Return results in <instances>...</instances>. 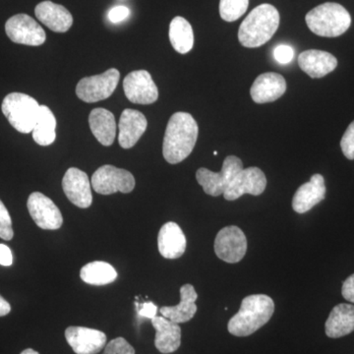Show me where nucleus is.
Here are the masks:
<instances>
[{
	"mask_svg": "<svg viewBox=\"0 0 354 354\" xmlns=\"http://www.w3.org/2000/svg\"><path fill=\"white\" fill-rule=\"evenodd\" d=\"M199 128L188 113L172 114L165 129L162 155L169 164L176 165L189 157L196 145Z\"/></svg>",
	"mask_w": 354,
	"mask_h": 354,
	"instance_id": "f257e3e1",
	"label": "nucleus"
},
{
	"mask_svg": "<svg viewBox=\"0 0 354 354\" xmlns=\"http://www.w3.org/2000/svg\"><path fill=\"white\" fill-rule=\"evenodd\" d=\"M274 304L266 295H253L244 298L241 309L227 324V330L235 337H248L269 322L274 315Z\"/></svg>",
	"mask_w": 354,
	"mask_h": 354,
	"instance_id": "f03ea898",
	"label": "nucleus"
},
{
	"mask_svg": "<svg viewBox=\"0 0 354 354\" xmlns=\"http://www.w3.org/2000/svg\"><path fill=\"white\" fill-rule=\"evenodd\" d=\"M279 20L278 9L271 4L255 7L239 27V41L245 48L262 46L276 34Z\"/></svg>",
	"mask_w": 354,
	"mask_h": 354,
	"instance_id": "7ed1b4c3",
	"label": "nucleus"
},
{
	"mask_svg": "<svg viewBox=\"0 0 354 354\" xmlns=\"http://www.w3.org/2000/svg\"><path fill=\"white\" fill-rule=\"evenodd\" d=\"M305 21L317 36L337 38L351 27V16L341 4L326 2L309 11Z\"/></svg>",
	"mask_w": 354,
	"mask_h": 354,
	"instance_id": "20e7f679",
	"label": "nucleus"
},
{
	"mask_svg": "<svg viewBox=\"0 0 354 354\" xmlns=\"http://www.w3.org/2000/svg\"><path fill=\"white\" fill-rule=\"evenodd\" d=\"M1 111L18 132L29 134L38 120L39 104L31 95L11 93L4 97Z\"/></svg>",
	"mask_w": 354,
	"mask_h": 354,
	"instance_id": "39448f33",
	"label": "nucleus"
},
{
	"mask_svg": "<svg viewBox=\"0 0 354 354\" xmlns=\"http://www.w3.org/2000/svg\"><path fill=\"white\" fill-rule=\"evenodd\" d=\"M242 169L243 164L241 158L235 156H228L223 160V169L220 172L211 171L208 169L201 167L196 172V179L206 194L218 197L225 194V191Z\"/></svg>",
	"mask_w": 354,
	"mask_h": 354,
	"instance_id": "423d86ee",
	"label": "nucleus"
},
{
	"mask_svg": "<svg viewBox=\"0 0 354 354\" xmlns=\"http://www.w3.org/2000/svg\"><path fill=\"white\" fill-rule=\"evenodd\" d=\"M120 78V71L115 68L106 70L100 75L85 77L77 84V97L88 104L109 99L118 87Z\"/></svg>",
	"mask_w": 354,
	"mask_h": 354,
	"instance_id": "0eeeda50",
	"label": "nucleus"
},
{
	"mask_svg": "<svg viewBox=\"0 0 354 354\" xmlns=\"http://www.w3.org/2000/svg\"><path fill=\"white\" fill-rule=\"evenodd\" d=\"M91 184L95 192L102 195L130 193L135 188V178L131 172L106 165L94 172Z\"/></svg>",
	"mask_w": 354,
	"mask_h": 354,
	"instance_id": "6e6552de",
	"label": "nucleus"
},
{
	"mask_svg": "<svg viewBox=\"0 0 354 354\" xmlns=\"http://www.w3.org/2000/svg\"><path fill=\"white\" fill-rule=\"evenodd\" d=\"M6 32L13 43L25 46H41L46 39L41 25L27 14H17L7 20Z\"/></svg>",
	"mask_w": 354,
	"mask_h": 354,
	"instance_id": "1a4fd4ad",
	"label": "nucleus"
},
{
	"mask_svg": "<svg viewBox=\"0 0 354 354\" xmlns=\"http://www.w3.org/2000/svg\"><path fill=\"white\" fill-rule=\"evenodd\" d=\"M247 251V239L241 228L230 225L216 234L215 252L221 260L230 264L241 262Z\"/></svg>",
	"mask_w": 354,
	"mask_h": 354,
	"instance_id": "9d476101",
	"label": "nucleus"
},
{
	"mask_svg": "<svg viewBox=\"0 0 354 354\" xmlns=\"http://www.w3.org/2000/svg\"><path fill=\"white\" fill-rule=\"evenodd\" d=\"M30 215L41 230H57L62 227L64 218L55 202L43 193L34 192L27 202Z\"/></svg>",
	"mask_w": 354,
	"mask_h": 354,
	"instance_id": "9b49d317",
	"label": "nucleus"
},
{
	"mask_svg": "<svg viewBox=\"0 0 354 354\" xmlns=\"http://www.w3.org/2000/svg\"><path fill=\"white\" fill-rule=\"evenodd\" d=\"M123 90L133 104H151L158 99L157 85L146 70H137L128 74L123 81Z\"/></svg>",
	"mask_w": 354,
	"mask_h": 354,
	"instance_id": "f8f14e48",
	"label": "nucleus"
},
{
	"mask_svg": "<svg viewBox=\"0 0 354 354\" xmlns=\"http://www.w3.org/2000/svg\"><path fill=\"white\" fill-rule=\"evenodd\" d=\"M267 186V178L259 167H247L242 169L225 191L223 197L227 201H234L244 194L259 196Z\"/></svg>",
	"mask_w": 354,
	"mask_h": 354,
	"instance_id": "ddd939ff",
	"label": "nucleus"
},
{
	"mask_svg": "<svg viewBox=\"0 0 354 354\" xmlns=\"http://www.w3.org/2000/svg\"><path fill=\"white\" fill-rule=\"evenodd\" d=\"M62 188L69 201L78 208L87 209L92 205L91 181L87 174L81 169L70 167L62 179Z\"/></svg>",
	"mask_w": 354,
	"mask_h": 354,
	"instance_id": "4468645a",
	"label": "nucleus"
},
{
	"mask_svg": "<svg viewBox=\"0 0 354 354\" xmlns=\"http://www.w3.org/2000/svg\"><path fill=\"white\" fill-rule=\"evenodd\" d=\"M65 339L76 354L99 353L106 344L104 333L85 327L67 328Z\"/></svg>",
	"mask_w": 354,
	"mask_h": 354,
	"instance_id": "2eb2a0df",
	"label": "nucleus"
},
{
	"mask_svg": "<svg viewBox=\"0 0 354 354\" xmlns=\"http://www.w3.org/2000/svg\"><path fill=\"white\" fill-rule=\"evenodd\" d=\"M286 91L285 78L274 72H268L256 78L250 88V95L256 104H267L283 97Z\"/></svg>",
	"mask_w": 354,
	"mask_h": 354,
	"instance_id": "dca6fc26",
	"label": "nucleus"
},
{
	"mask_svg": "<svg viewBox=\"0 0 354 354\" xmlns=\"http://www.w3.org/2000/svg\"><path fill=\"white\" fill-rule=\"evenodd\" d=\"M147 127L148 121L143 113L135 109H124L118 124V142L121 148L131 149L136 145L137 142L145 133Z\"/></svg>",
	"mask_w": 354,
	"mask_h": 354,
	"instance_id": "f3484780",
	"label": "nucleus"
},
{
	"mask_svg": "<svg viewBox=\"0 0 354 354\" xmlns=\"http://www.w3.org/2000/svg\"><path fill=\"white\" fill-rule=\"evenodd\" d=\"M326 196L325 179L321 174H314L308 183L298 188L292 199V209L298 214H305L322 202Z\"/></svg>",
	"mask_w": 354,
	"mask_h": 354,
	"instance_id": "a211bd4d",
	"label": "nucleus"
},
{
	"mask_svg": "<svg viewBox=\"0 0 354 354\" xmlns=\"http://www.w3.org/2000/svg\"><path fill=\"white\" fill-rule=\"evenodd\" d=\"M185 234L180 227L174 221L165 223L158 235V247L160 255L165 259H177L183 255L186 250Z\"/></svg>",
	"mask_w": 354,
	"mask_h": 354,
	"instance_id": "6ab92c4d",
	"label": "nucleus"
},
{
	"mask_svg": "<svg viewBox=\"0 0 354 354\" xmlns=\"http://www.w3.org/2000/svg\"><path fill=\"white\" fill-rule=\"evenodd\" d=\"M298 65L307 75L318 79L334 71L337 66V59L327 51L309 50L300 53Z\"/></svg>",
	"mask_w": 354,
	"mask_h": 354,
	"instance_id": "aec40b11",
	"label": "nucleus"
},
{
	"mask_svg": "<svg viewBox=\"0 0 354 354\" xmlns=\"http://www.w3.org/2000/svg\"><path fill=\"white\" fill-rule=\"evenodd\" d=\"M35 14L39 22L55 32L68 31L73 24L71 13L64 6L53 1H43L35 8Z\"/></svg>",
	"mask_w": 354,
	"mask_h": 354,
	"instance_id": "412c9836",
	"label": "nucleus"
},
{
	"mask_svg": "<svg viewBox=\"0 0 354 354\" xmlns=\"http://www.w3.org/2000/svg\"><path fill=\"white\" fill-rule=\"evenodd\" d=\"M198 295L194 286L186 283L180 288V302L176 306H165L160 312L165 318L174 323L181 324L190 321L197 312Z\"/></svg>",
	"mask_w": 354,
	"mask_h": 354,
	"instance_id": "4be33fe9",
	"label": "nucleus"
},
{
	"mask_svg": "<svg viewBox=\"0 0 354 354\" xmlns=\"http://www.w3.org/2000/svg\"><path fill=\"white\" fill-rule=\"evenodd\" d=\"M156 330L155 346L162 354L174 353L181 344V329L179 324L174 323L164 316L152 319Z\"/></svg>",
	"mask_w": 354,
	"mask_h": 354,
	"instance_id": "5701e85b",
	"label": "nucleus"
},
{
	"mask_svg": "<svg viewBox=\"0 0 354 354\" xmlns=\"http://www.w3.org/2000/svg\"><path fill=\"white\" fill-rule=\"evenodd\" d=\"M326 335L330 339H339L354 330V305L341 304L330 311L325 324Z\"/></svg>",
	"mask_w": 354,
	"mask_h": 354,
	"instance_id": "b1692460",
	"label": "nucleus"
},
{
	"mask_svg": "<svg viewBox=\"0 0 354 354\" xmlns=\"http://www.w3.org/2000/svg\"><path fill=\"white\" fill-rule=\"evenodd\" d=\"M88 124L95 139L102 146L113 145L116 136V122L113 113L106 109H95L88 115Z\"/></svg>",
	"mask_w": 354,
	"mask_h": 354,
	"instance_id": "393cba45",
	"label": "nucleus"
},
{
	"mask_svg": "<svg viewBox=\"0 0 354 354\" xmlns=\"http://www.w3.org/2000/svg\"><path fill=\"white\" fill-rule=\"evenodd\" d=\"M169 41L174 50L181 55L189 53L194 46L192 26L185 18L177 16L169 25Z\"/></svg>",
	"mask_w": 354,
	"mask_h": 354,
	"instance_id": "a878e982",
	"label": "nucleus"
},
{
	"mask_svg": "<svg viewBox=\"0 0 354 354\" xmlns=\"http://www.w3.org/2000/svg\"><path fill=\"white\" fill-rule=\"evenodd\" d=\"M57 120L46 106H39L38 120L32 130V139L39 146H50L57 138Z\"/></svg>",
	"mask_w": 354,
	"mask_h": 354,
	"instance_id": "bb28decb",
	"label": "nucleus"
},
{
	"mask_svg": "<svg viewBox=\"0 0 354 354\" xmlns=\"http://www.w3.org/2000/svg\"><path fill=\"white\" fill-rule=\"evenodd\" d=\"M80 277L84 283L92 286H106L113 283L118 278V272L106 262L95 261L84 266Z\"/></svg>",
	"mask_w": 354,
	"mask_h": 354,
	"instance_id": "cd10ccee",
	"label": "nucleus"
},
{
	"mask_svg": "<svg viewBox=\"0 0 354 354\" xmlns=\"http://www.w3.org/2000/svg\"><path fill=\"white\" fill-rule=\"evenodd\" d=\"M249 0H220V15L227 22H234L246 12Z\"/></svg>",
	"mask_w": 354,
	"mask_h": 354,
	"instance_id": "c85d7f7f",
	"label": "nucleus"
},
{
	"mask_svg": "<svg viewBox=\"0 0 354 354\" xmlns=\"http://www.w3.org/2000/svg\"><path fill=\"white\" fill-rule=\"evenodd\" d=\"M13 236L12 220L6 205L0 200V237L4 241H9Z\"/></svg>",
	"mask_w": 354,
	"mask_h": 354,
	"instance_id": "c756f323",
	"label": "nucleus"
},
{
	"mask_svg": "<svg viewBox=\"0 0 354 354\" xmlns=\"http://www.w3.org/2000/svg\"><path fill=\"white\" fill-rule=\"evenodd\" d=\"M102 354H135V349L127 339L123 337H118V339L109 342L106 346H104Z\"/></svg>",
	"mask_w": 354,
	"mask_h": 354,
	"instance_id": "7c9ffc66",
	"label": "nucleus"
},
{
	"mask_svg": "<svg viewBox=\"0 0 354 354\" xmlns=\"http://www.w3.org/2000/svg\"><path fill=\"white\" fill-rule=\"evenodd\" d=\"M341 148L344 157L354 160V121L348 125L341 141Z\"/></svg>",
	"mask_w": 354,
	"mask_h": 354,
	"instance_id": "2f4dec72",
	"label": "nucleus"
},
{
	"mask_svg": "<svg viewBox=\"0 0 354 354\" xmlns=\"http://www.w3.org/2000/svg\"><path fill=\"white\" fill-rule=\"evenodd\" d=\"M274 57L279 64H288L295 57V50L288 44H279L274 48Z\"/></svg>",
	"mask_w": 354,
	"mask_h": 354,
	"instance_id": "473e14b6",
	"label": "nucleus"
},
{
	"mask_svg": "<svg viewBox=\"0 0 354 354\" xmlns=\"http://www.w3.org/2000/svg\"><path fill=\"white\" fill-rule=\"evenodd\" d=\"M135 305L137 307V311H138V315L140 317H144V318L151 319L155 318L158 313V306L153 304V302H144V304H138L135 302Z\"/></svg>",
	"mask_w": 354,
	"mask_h": 354,
	"instance_id": "72a5a7b5",
	"label": "nucleus"
},
{
	"mask_svg": "<svg viewBox=\"0 0 354 354\" xmlns=\"http://www.w3.org/2000/svg\"><path fill=\"white\" fill-rule=\"evenodd\" d=\"M130 10L127 6H115L109 12V19L111 23H120L129 16Z\"/></svg>",
	"mask_w": 354,
	"mask_h": 354,
	"instance_id": "f704fd0d",
	"label": "nucleus"
},
{
	"mask_svg": "<svg viewBox=\"0 0 354 354\" xmlns=\"http://www.w3.org/2000/svg\"><path fill=\"white\" fill-rule=\"evenodd\" d=\"M342 297L344 299L354 304V274L348 277L344 281L342 288Z\"/></svg>",
	"mask_w": 354,
	"mask_h": 354,
	"instance_id": "c9c22d12",
	"label": "nucleus"
},
{
	"mask_svg": "<svg viewBox=\"0 0 354 354\" xmlns=\"http://www.w3.org/2000/svg\"><path fill=\"white\" fill-rule=\"evenodd\" d=\"M12 263L13 256L10 248L6 244H0V265L9 267Z\"/></svg>",
	"mask_w": 354,
	"mask_h": 354,
	"instance_id": "e433bc0d",
	"label": "nucleus"
},
{
	"mask_svg": "<svg viewBox=\"0 0 354 354\" xmlns=\"http://www.w3.org/2000/svg\"><path fill=\"white\" fill-rule=\"evenodd\" d=\"M11 306L8 302L0 295V317L6 316L7 314L10 313Z\"/></svg>",
	"mask_w": 354,
	"mask_h": 354,
	"instance_id": "4c0bfd02",
	"label": "nucleus"
},
{
	"mask_svg": "<svg viewBox=\"0 0 354 354\" xmlns=\"http://www.w3.org/2000/svg\"><path fill=\"white\" fill-rule=\"evenodd\" d=\"M21 354H39L38 351H34V349L32 348H27L25 349L24 351H22Z\"/></svg>",
	"mask_w": 354,
	"mask_h": 354,
	"instance_id": "58836bf2",
	"label": "nucleus"
},
{
	"mask_svg": "<svg viewBox=\"0 0 354 354\" xmlns=\"http://www.w3.org/2000/svg\"><path fill=\"white\" fill-rule=\"evenodd\" d=\"M214 155H215V156L218 155V152H216V151H215V152H214Z\"/></svg>",
	"mask_w": 354,
	"mask_h": 354,
	"instance_id": "ea45409f",
	"label": "nucleus"
}]
</instances>
